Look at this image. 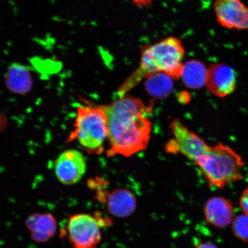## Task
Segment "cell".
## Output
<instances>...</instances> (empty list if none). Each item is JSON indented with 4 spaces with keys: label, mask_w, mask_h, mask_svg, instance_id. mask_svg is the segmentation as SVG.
Listing matches in <instances>:
<instances>
[{
    "label": "cell",
    "mask_w": 248,
    "mask_h": 248,
    "mask_svg": "<svg viewBox=\"0 0 248 248\" xmlns=\"http://www.w3.org/2000/svg\"><path fill=\"white\" fill-rule=\"evenodd\" d=\"M207 69L201 62L192 60L183 67L181 78L188 88L198 89L206 85Z\"/></svg>",
    "instance_id": "14"
},
{
    "label": "cell",
    "mask_w": 248,
    "mask_h": 248,
    "mask_svg": "<svg viewBox=\"0 0 248 248\" xmlns=\"http://www.w3.org/2000/svg\"><path fill=\"white\" fill-rule=\"evenodd\" d=\"M240 206L245 215L248 216V187L243 191L239 201Z\"/></svg>",
    "instance_id": "17"
},
{
    "label": "cell",
    "mask_w": 248,
    "mask_h": 248,
    "mask_svg": "<svg viewBox=\"0 0 248 248\" xmlns=\"http://www.w3.org/2000/svg\"><path fill=\"white\" fill-rule=\"evenodd\" d=\"M170 129L172 138L166 145L167 153L181 154L195 162L209 150L210 145L196 133L190 131L179 120H173Z\"/></svg>",
    "instance_id": "6"
},
{
    "label": "cell",
    "mask_w": 248,
    "mask_h": 248,
    "mask_svg": "<svg viewBox=\"0 0 248 248\" xmlns=\"http://www.w3.org/2000/svg\"><path fill=\"white\" fill-rule=\"evenodd\" d=\"M195 248H218L215 244L209 242H204L197 245Z\"/></svg>",
    "instance_id": "18"
},
{
    "label": "cell",
    "mask_w": 248,
    "mask_h": 248,
    "mask_svg": "<svg viewBox=\"0 0 248 248\" xmlns=\"http://www.w3.org/2000/svg\"><path fill=\"white\" fill-rule=\"evenodd\" d=\"M211 187L224 188L243 179L245 163L232 148L219 142L195 161Z\"/></svg>",
    "instance_id": "3"
},
{
    "label": "cell",
    "mask_w": 248,
    "mask_h": 248,
    "mask_svg": "<svg viewBox=\"0 0 248 248\" xmlns=\"http://www.w3.org/2000/svg\"><path fill=\"white\" fill-rule=\"evenodd\" d=\"M25 225L31 239L38 243H47L57 231L58 222L50 213H36L28 217Z\"/></svg>",
    "instance_id": "11"
},
{
    "label": "cell",
    "mask_w": 248,
    "mask_h": 248,
    "mask_svg": "<svg viewBox=\"0 0 248 248\" xmlns=\"http://www.w3.org/2000/svg\"><path fill=\"white\" fill-rule=\"evenodd\" d=\"M232 233L237 239L248 243V216L241 215L235 217L232 223Z\"/></svg>",
    "instance_id": "16"
},
{
    "label": "cell",
    "mask_w": 248,
    "mask_h": 248,
    "mask_svg": "<svg viewBox=\"0 0 248 248\" xmlns=\"http://www.w3.org/2000/svg\"><path fill=\"white\" fill-rule=\"evenodd\" d=\"M5 83L9 91L14 94H27L32 88V74L25 65L16 63L12 64L6 71Z\"/></svg>",
    "instance_id": "13"
},
{
    "label": "cell",
    "mask_w": 248,
    "mask_h": 248,
    "mask_svg": "<svg viewBox=\"0 0 248 248\" xmlns=\"http://www.w3.org/2000/svg\"><path fill=\"white\" fill-rule=\"evenodd\" d=\"M105 220L95 213H77L68 219L66 232L72 248H97Z\"/></svg>",
    "instance_id": "5"
},
{
    "label": "cell",
    "mask_w": 248,
    "mask_h": 248,
    "mask_svg": "<svg viewBox=\"0 0 248 248\" xmlns=\"http://www.w3.org/2000/svg\"><path fill=\"white\" fill-rule=\"evenodd\" d=\"M172 78L165 73H157L147 78L145 89L149 94L157 98H163L171 93Z\"/></svg>",
    "instance_id": "15"
},
{
    "label": "cell",
    "mask_w": 248,
    "mask_h": 248,
    "mask_svg": "<svg viewBox=\"0 0 248 248\" xmlns=\"http://www.w3.org/2000/svg\"><path fill=\"white\" fill-rule=\"evenodd\" d=\"M54 170L56 176L62 184H76L86 172V160L84 155L76 150L63 151L55 160Z\"/></svg>",
    "instance_id": "7"
},
{
    "label": "cell",
    "mask_w": 248,
    "mask_h": 248,
    "mask_svg": "<svg viewBox=\"0 0 248 248\" xmlns=\"http://www.w3.org/2000/svg\"><path fill=\"white\" fill-rule=\"evenodd\" d=\"M237 76L228 64L217 63L207 69L206 86L208 91L218 97H226L235 91Z\"/></svg>",
    "instance_id": "9"
},
{
    "label": "cell",
    "mask_w": 248,
    "mask_h": 248,
    "mask_svg": "<svg viewBox=\"0 0 248 248\" xmlns=\"http://www.w3.org/2000/svg\"><path fill=\"white\" fill-rule=\"evenodd\" d=\"M97 198L102 202L106 203L111 215L119 218L131 216L136 208L135 195L125 188L117 189L110 193L100 189Z\"/></svg>",
    "instance_id": "10"
},
{
    "label": "cell",
    "mask_w": 248,
    "mask_h": 248,
    "mask_svg": "<svg viewBox=\"0 0 248 248\" xmlns=\"http://www.w3.org/2000/svg\"><path fill=\"white\" fill-rule=\"evenodd\" d=\"M74 126L69 141L76 140L89 154L103 153L105 142L108 137V119L103 106H79Z\"/></svg>",
    "instance_id": "4"
},
{
    "label": "cell",
    "mask_w": 248,
    "mask_h": 248,
    "mask_svg": "<svg viewBox=\"0 0 248 248\" xmlns=\"http://www.w3.org/2000/svg\"><path fill=\"white\" fill-rule=\"evenodd\" d=\"M108 156L120 155L129 157L148 146L152 124L149 115L152 106L131 96H124L107 106Z\"/></svg>",
    "instance_id": "1"
},
{
    "label": "cell",
    "mask_w": 248,
    "mask_h": 248,
    "mask_svg": "<svg viewBox=\"0 0 248 248\" xmlns=\"http://www.w3.org/2000/svg\"><path fill=\"white\" fill-rule=\"evenodd\" d=\"M214 9L217 20L222 27L248 30V7L241 0H216Z\"/></svg>",
    "instance_id": "8"
},
{
    "label": "cell",
    "mask_w": 248,
    "mask_h": 248,
    "mask_svg": "<svg viewBox=\"0 0 248 248\" xmlns=\"http://www.w3.org/2000/svg\"><path fill=\"white\" fill-rule=\"evenodd\" d=\"M234 212L231 202L222 197L211 198L204 207L206 221L217 228H225L232 224Z\"/></svg>",
    "instance_id": "12"
},
{
    "label": "cell",
    "mask_w": 248,
    "mask_h": 248,
    "mask_svg": "<svg viewBox=\"0 0 248 248\" xmlns=\"http://www.w3.org/2000/svg\"><path fill=\"white\" fill-rule=\"evenodd\" d=\"M185 49L180 40L169 37L148 46L141 55L137 69L121 86L118 96L124 97L142 79L157 73H165L173 79L181 77Z\"/></svg>",
    "instance_id": "2"
}]
</instances>
